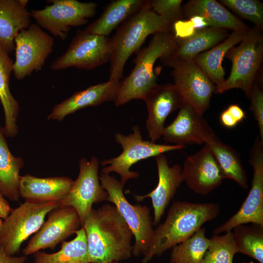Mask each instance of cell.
I'll use <instances>...</instances> for the list:
<instances>
[{"label":"cell","instance_id":"37","mask_svg":"<svg viewBox=\"0 0 263 263\" xmlns=\"http://www.w3.org/2000/svg\"><path fill=\"white\" fill-rule=\"evenodd\" d=\"M249 98L251 102L250 110L257 122L259 136L263 142V92L256 83L254 84Z\"/></svg>","mask_w":263,"mask_h":263},{"label":"cell","instance_id":"18","mask_svg":"<svg viewBox=\"0 0 263 263\" xmlns=\"http://www.w3.org/2000/svg\"><path fill=\"white\" fill-rule=\"evenodd\" d=\"M144 100L148 113L146 128L150 141L155 142L162 137L168 116L185 101L174 84H157Z\"/></svg>","mask_w":263,"mask_h":263},{"label":"cell","instance_id":"42","mask_svg":"<svg viewBox=\"0 0 263 263\" xmlns=\"http://www.w3.org/2000/svg\"><path fill=\"white\" fill-rule=\"evenodd\" d=\"M2 222H3V220H2L1 218H0V227L2 225Z\"/></svg>","mask_w":263,"mask_h":263},{"label":"cell","instance_id":"43","mask_svg":"<svg viewBox=\"0 0 263 263\" xmlns=\"http://www.w3.org/2000/svg\"><path fill=\"white\" fill-rule=\"evenodd\" d=\"M108 263H118V262H113Z\"/></svg>","mask_w":263,"mask_h":263},{"label":"cell","instance_id":"7","mask_svg":"<svg viewBox=\"0 0 263 263\" xmlns=\"http://www.w3.org/2000/svg\"><path fill=\"white\" fill-rule=\"evenodd\" d=\"M58 207L57 202L25 201L12 209L0 227V248L10 255L18 253L22 243L41 228L46 216Z\"/></svg>","mask_w":263,"mask_h":263},{"label":"cell","instance_id":"21","mask_svg":"<svg viewBox=\"0 0 263 263\" xmlns=\"http://www.w3.org/2000/svg\"><path fill=\"white\" fill-rule=\"evenodd\" d=\"M228 35L225 29L207 27L200 29L189 38H176L173 50L160 60L162 64L168 67L177 62L192 61L198 54L219 44Z\"/></svg>","mask_w":263,"mask_h":263},{"label":"cell","instance_id":"41","mask_svg":"<svg viewBox=\"0 0 263 263\" xmlns=\"http://www.w3.org/2000/svg\"><path fill=\"white\" fill-rule=\"evenodd\" d=\"M12 209L9 202L0 191V218L3 220L5 219Z\"/></svg>","mask_w":263,"mask_h":263},{"label":"cell","instance_id":"31","mask_svg":"<svg viewBox=\"0 0 263 263\" xmlns=\"http://www.w3.org/2000/svg\"><path fill=\"white\" fill-rule=\"evenodd\" d=\"M232 231L237 253L252 258L263 263V226L251 224L240 225Z\"/></svg>","mask_w":263,"mask_h":263},{"label":"cell","instance_id":"13","mask_svg":"<svg viewBox=\"0 0 263 263\" xmlns=\"http://www.w3.org/2000/svg\"><path fill=\"white\" fill-rule=\"evenodd\" d=\"M99 160L95 157L90 160L82 158L76 179L67 196L59 202V207H71L78 214L81 226L94 203L107 201L108 194L99 178Z\"/></svg>","mask_w":263,"mask_h":263},{"label":"cell","instance_id":"29","mask_svg":"<svg viewBox=\"0 0 263 263\" xmlns=\"http://www.w3.org/2000/svg\"><path fill=\"white\" fill-rule=\"evenodd\" d=\"M212 150L224 179L234 181L241 188H248L246 173L238 152L223 143L215 134L206 142Z\"/></svg>","mask_w":263,"mask_h":263},{"label":"cell","instance_id":"26","mask_svg":"<svg viewBox=\"0 0 263 263\" xmlns=\"http://www.w3.org/2000/svg\"><path fill=\"white\" fill-rule=\"evenodd\" d=\"M146 0H115L110 2L101 15L84 30L108 37L120 23L133 15L147 3Z\"/></svg>","mask_w":263,"mask_h":263},{"label":"cell","instance_id":"6","mask_svg":"<svg viewBox=\"0 0 263 263\" xmlns=\"http://www.w3.org/2000/svg\"><path fill=\"white\" fill-rule=\"evenodd\" d=\"M99 178L108 194L106 201L115 206L134 237L132 254L135 256H146L154 234L149 208L145 205L130 204L123 192L124 185L114 176L101 173Z\"/></svg>","mask_w":263,"mask_h":263},{"label":"cell","instance_id":"25","mask_svg":"<svg viewBox=\"0 0 263 263\" xmlns=\"http://www.w3.org/2000/svg\"><path fill=\"white\" fill-rule=\"evenodd\" d=\"M13 63L9 53L0 43V102L4 113V133L6 137L10 138L18 133L17 121L19 112V103L10 88Z\"/></svg>","mask_w":263,"mask_h":263},{"label":"cell","instance_id":"10","mask_svg":"<svg viewBox=\"0 0 263 263\" xmlns=\"http://www.w3.org/2000/svg\"><path fill=\"white\" fill-rule=\"evenodd\" d=\"M111 38L84 30L78 31L66 51L51 63L59 71L70 67L90 70L110 61Z\"/></svg>","mask_w":263,"mask_h":263},{"label":"cell","instance_id":"38","mask_svg":"<svg viewBox=\"0 0 263 263\" xmlns=\"http://www.w3.org/2000/svg\"><path fill=\"white\" fill-rule=\"evenodd\" d=\"M26 260L25 255L19 257L10 255L0 248V263H25Z\"/></svg>","mask_w":263,"mask_h":263},{"label":"cell","instance_id":"19","mask_svg":"<svg viewBox=\"0 0 263 263\" xmlns=\"http://www.w3.org/2000/svg\"><path fill=\"white\" fill-rule=\"evenodd\" d=\"M155 161L158 176L156 187L147 194H133L135 199L138 202L148 197L150 198L153 208V225L159 223L177 189L183 182L182 168L180 165L175 164L169 167L164 154L156 156Z\"/></svg>","mask_w":263,"mask_h":263},{"label":"cell","instance_id":"20","mask_svg":"<svg viewBox=\"0 0 263 263\" xmlns=\"http://www.w3.org/2000/svg\"><path fill=\"white\" fill-rule=\"evenodd\" d=\"M120 81H108L91 86L76 92L56 104L47 116L48 120L61 121L67 115L88 107H94L113 100L116 97Z\"/></svg>","mask_w":263,"mask_h":263},{"label":"cell","instance_id":"39","mask_svg":"<svg viewBox=\"0 0 263 263\" xmlns=\"http://www.w3.org/2000/svg\"><path fill=\"white\" fill-rule=\"evenodd\" d=\"M226 110L238 124L246 118L245 113L243 109L237 104H231L229 105L226 109Z\"/></svg>","mask_w":263,"mask_h":263},{"label":"cell","instance_id":"30","mask_svg":"<svg viewBox=\"0 0 263 263\" xmlns=\"http://www.w3.org/2000/svg\"><path fill=\"white\" fill-rule=\"evenodd\" d=\"M73 240L62 242L61 248L51 254L37 251L34 263H90L86 233L81 227L75 232Z\"/></svg>","mask_w":263,"mask_h":263},{"label":"cell","instance_id":"40","mask_svg":"<svg viewBox=\"0 0 263 263\" xmlns=\"http://www.w3.org/2000/svg\"><path fill=\"white\" fill-rule=\"evenodd\" d=\"M220 120L222 124L227 128H234L238 124V123L230 115L226 109L221 113Z\"/></svg>","mask_w":263,"mask_h":263},{"label":"cell","instance_id":"15","mask_svg":"<svg viewBox=\"0 0 263 263\" xmlns=\"http://www.w3.org/2000/svg\"><path fill=\"white\" fill-rule=\"evenodd\" d=\"M49 214L47 220L23 249L24 255L33 254L40 249H54L81 226L79 217L72 207H58Z\"/></svg>","mask_w":263,"mask_h":263},{"label":"cell","instance_id":"33","mask_svg":"<svg viewBox=\"0 0 263 263\" xmlns=\"http://www.w3.org/2000/svg\"><path fill=\"white\" fill-rule=\"evenodd\" d=\"M201 263H231L237 253L232 231L223 235H214Z\"/></svg>","mask_w":263,"mask_h":263},{"label":"cell","instance_id":"44","mask_svg":"<svg viewBox=\"0 0 263 263\" xmlns=\"http://www.w3.org/2000/svg\"><path fill=\"white\" fill-rule=\"evenodd\" d=\"M253 263L252 262H250V263Z\"/></svg>","mask_w":263,"mask_h":263},{"label":"cell","instance_id":"1","mask_svg":"<svg viewBox=\"0 0 263 263\" xmlns=\"http://www.w3.org/2000/svg\"><path fill=\"white\" fill-rule=\"evenodd\" d=\"M81 227L90 263L118 262L131 257L133 235L114 205L92 208Z\"/></svg>","mask_w":263,"mask_h":263},{"label":"cell","instance_id":"27","mask_svg":"<svg viewBox=\"0 0 263 263\" xmlns=\"http://www.w3.org/2000/svg\"><path fill=\"white\" fill-rule=\"evenodd\" d=\"M247 31H233L223 41L198 54L194 58L193 61L215 86L225 80V72L222 66V61L226 53L235 45L242 41Z\"/></svg>","mask_w":263,"mask_h":263},{"label":"cell","instance_id":"28","mask_svg":"<svg viewBox=\"0 0 263 263\" xmlns=\"http://www.w3.org/2000/svg\"><path fill=\"white\" fill-rule=\"evenodd\" d=\"M23 166L22 158L15 156L10 151L0 125V191L12 201H18L20 197L19 172Z\"/></svg>","mask_w":263,"mask_h":263},{"label":"cell","instance_id":"14","mask_svg":"<svg viewBox=\"0 0 263 263\" xmlns=\"http://www.w3.org/2000/svg\"><path fill=\"white\" fill-rule=\"evenodd\" d=\"M171 75L185 103L203 115L210 106L216 86L193 61L173 63Z\"/></svg>","mask_w":263,"mask_h":263},{"label":"cell","instance_id":"2","mask_svg":"<svg viewBox=\"0 0 263 263\" xmlns=\"http://www.w3.org/2000/svg\"><path fill=\"white\" fill-rule=\"evenodd\" d=\"M220 210L215 203L173 202L164 222L154 229L149 251L142 263H147L154 256H160L191 237L205 223L216 218Z\"/></svg>","mask_w":263,"mask_h":263},{"label":"cell","instance_id":"11","mask_svg":"<svg viewBox=\"0 0 263 263\" xmlns=\"http://www.w3.org/2000/svg\"><path fill=\"white\" fill-rule=\"evenodd\" d=\"M13 74L18 80L40 71L53 50L54 38L36 23L20 31L15 40Z\"/></svg>","mask_w":263,"mask_h":263},{"label":"cell","instance_id":"32","mask_svg":"<svg viewBox=\"0 0 263 263\" xmlns=\"http://www.w3.org/2000/svg\"><path fill=\"white\" fill-rule=\"evenodd\" d=\"M206 228L201 227L191 237L172 247L170 263H201L209 246L210 238L205 235Z\"/></svg>","mask_w":263,"mask_h":263},{"label":"cell","instance_id":"3","mask_svg":"<svg viewBox=\"0 0 263 263\" xmlns=\"http://www.w3.org/2000/svg\"><path fill=\"white\" fill-rule=\"evenodd\" d=\"M173 23L154 12L148 0L142 8L122 23L111 38L109 80L120 81L127 61L140 50L147 38L158 33L172 32Z\"/></svg>","mask_w":263,"mask_h":263},{"label":"cell","instance_id":"17","mask_svg":"<svg viewBox=\"0 0 263 263\" xmlns=\"http://www.w3.org/2000/svg\"><path fill=\"white\" fill-rule=\"evenodd\" d=\"M176 117L165 127L162 137L167 142L186 146L202 144L215 134L203 115L187 103L179 108Z\"/></svg>","mask_w":263,"mask_h":263},{"label":"cell","instance_id":"35","mask_svg":"<svg viewBox=\"0 0 263 263\" xmlns=\"http://www.w3.org/2000/svg\"><path fill=\"white\" fill-rule=\"evenodd\" d=\"M210 26L205 18L193 16L188 20L180 19L174 22L172 33L176 38L184 39L192 36L198 30Z\"/></svg>","mask_w":263,"mask_h":263},{"label":"cell","instance_id":"4","mask_svg":"<svg viewBox=\"0 0 263 263\" xmlns=\"http://www.w3.org/2000/svg\"><path fill=\"white\" fill-rule=\"evenodd\" d=\"M176 38L171 32L153 35L147 46L140 49L133 62L134 66L120 82L114 102L121 106L133 99H143L157 85L154 71L156 60L169 55L174 48Z\"/></svg>","mask_w":263,"mask_h":263},{"label":"cell","instance_id":"24","mask_svg":"<svg viewBox=\"0 0 263 263\" xmlns=\"http://www.w3.org/2000/svg\"><path fill=\"white\" fill-rule=\"evenodd\" d=\"M183 16L189 18L200 16L205 18L210 27L247 31L248 27L221 3L215 0H190L182 6Z\"/></svg>","mask_w":263,"mask_h":263},{"label":"cell","instance_id":"9","mask_svg":"<svg viewBox=\"0 0 263 263\" xmlns=\"http://www.w3.org/2000/svg\"><path fill=\"white\" fill-rule=\"evenodd\" d=\"M51 4L41 9H32L30 13L36 24L61 40L66 38L72 27L86 24L93 17L97 4L77 0H49Z\"/></svg>","mask_w":263,"mask_h":263},{"label":"cell","instance_id":"23","mask_svg":"<svg viewBox=\"0 0 263 263\" xmlns=\"http://www.w3.org/2000/svg\"><path fill=\"white\" fill-rule=\"evenodd\" d=\"M28 0H0V43L9 53L15 50L19 33L31 24Z\"/></svg>","mask_w":263,"mask_h":263},{"label":"cell","instance_id":"5","mask_svg":"<svg viewBox=\"0 0 263 263\" xmlns=\"http://www.w3.org/2000/svg\"><path fill=\"white\" fill-rule=\"evenodd\" d=\"M225 57L231 61V71L227 78L216 86L214 93L222 94L231 89H239L249 98L263 61L262 30L255 26L249 29L240 45L231 48Z\"/></svg>","mask_w":263,"mask_h":263},{"label":"cell","instance_id":"12","mask_svg":"<svg viewBox=\"0 0 263 263\" xmlns=\"http://www.w3.org/2000/svg\"><path fill=\"white\" fill-rule=\"evenodd\" d=\"M253 175L251 188L238 211L214 230V235L231 231L235 226L251 223L263 226V142L259 136L250 151Z\"/></svg>","mask_w":263,"mask_h":263},{"label":"cell","instance_id":"16","mask_svg":"<svg viewBox=\"0 0 263 263\" xmlns=\"http://www.w3.org/2000/svg\"><path fill=\"white\" fill-rule=\"evenodd\" d=\"M182 176L190 189L202 195L209 194L224 179L212 150L206 144L186 159Z\"/></svg>","mask_w":263,"mask_h":263},{"label":"cell","instance_id":"22","mask_svg":"<svg viewBox=\"0 0 263 263\" xmlns=\"http://www.w3.org/2000/svg\"><path fill=\"white\" fill-rule=\"evenodd\" d=\"M74 182L66 176L41 178L25 174L20 177V195L25 201L59 203L68 194Z\"/></svg>","mask_w":263,"mask_h":263},{"label":"cell","instance_id":"34","mask_svg":"<svg viewBox=\"0 0 263 263\" xmlns=\"http://www.w3.org/2000/svg\"><path fill=\"white\" fill-rule=\"evenodd\" d=\"M221 3L241 17L263 29V4L258 0H220Z\"/></svg>","mask_w":263,"mask_h":263},{"label":"cell","instance_id":"8","mask_svg":"<svg viewBox=\"0 0 263 263\" xmlns=\"http://www.w3.org/2000/svg\"><path fill=\"white\" fill-rule=\"evenodd\" d=\"M133 133L126 135L120 133L115 134L116 142L122 149V153L118 156L103 160V173L116 172L120 176L121 183L125 185L130 179L137 178L139 174L130 170L131 167L138 162L156 157L169 151L180 150L185 146L178 145L160 144L143 139L141 130L138 126L133 128Z\"/></svg>","mask_w":263,"mask_h":263},{"label":"cell","instance_id":"45","mask_svg":"<svg viewBox=\"0 0 263 263\" xmlns=\"http://www.w3.org/2000/svg\"><path fill=\"white\" fill-rule=\"evenodd\" d=\"M231 263H233V262Z\"/></svg>","mask_w":263,"mask_h":263},{"label":"cell","instance_id":"36","mask_svg":"<svg viewBox=\"0 0 263 263\" xmlns=\"http://www.w3.org/2000/svg\"><path fill=\"white\" fill-rule=\"evenodd\" d=\"M182 0H150V8L158 15L174 22L182 19Z\"/></svg>","mask_w":263,"mask_h":263}]
</instances>
